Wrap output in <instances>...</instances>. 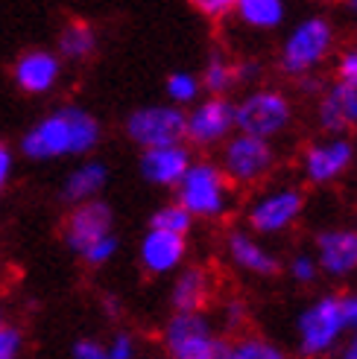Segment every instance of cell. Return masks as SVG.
Here are the masks:
<instances>
[{"label": "cell", "instance_id": "cell-2", "mask_svg": "<svg viewBox=\"0 0 357 359\" xmlns=\"http://www.w3.org/2000/svg\"><path fill=\"white\" fill-rule=\"evenodd\" d=\"M334 41H337V32L325 15L301 18V21H296L284 32V41L278 47V70L293 82L316 74L331 59Z\"/></svg>", "mask_w": 357, "mask_h": 359}, {"label": "cell", "instance_id": "cell-36", "mask_svg": "<svg viewBox=\"0 0 357 359\" xmlns=\"http://www.w3.org/2000/svg\"><path fill=\"white\" fill-rule=\"evenodd\" d=\"M12 172H15V149L6 140H0V196L6 193V187L12 182Z\"/></svg>", "mask_w": 357, "mask_h": 359}, {"label": "cell", "instance_id": "cell-23", "mask_svg": "<svg viewBox=\"0 0 357 359\" xmlns=\"http://www.w3.org/2000/svg\"><path fill=\"white\" fill-rule=\"evenodd\" d=\"M235 18L255 32H273L284 24L287 6H284L281 0H238Z\"/></svg>", "mask_w": 357, "mask_h": 359}, {"label": "cell", "instance_id": "cell-17", "mask_svg": "<svg viewBox=\"0 0 357 359\" xmlns=\"http://www.w3.org/2000/svg\"><path fill=\"white\" fill-rule=\"evenodd\" d=\"M138 260H141V269L152 278L176 275L188 260V237L147 228V234L138 243Z\"/></svg>", "mask_w": 357, "mask_h": 359}, {"label": "cell", "instance_id": "cell-25", "mask_svg": "<svg viewBox=\"0 0 357 359\" xmlns=\"http://www.w3.org/2000/svg\"><path fill=\"white\" fill-rule=\"evenodd\" d=\"M147 222H150L147 225L150 231H164V234H176V237H188L193 228L190 213L178 202H164L162 208H155Z\"/></svg>", "mask_w": 357, "mask_h": 359}, {"label": "cell", "instance_id": "cell-15", "mask_svg": "<svg viewBox=\"0 0 357 359\" xmlns=\"http://www.w3.org/2000/svg\"><path fill=\"white\" fill-rule=\"evenodd\" d=\"M316 126L323 137H349L357 129V88L328 82L316 100Z\"/></svg>", "mask_w": 357, "mask_h": 359}, {"label": "cell", "instance_id": "cell-8", "mask_svg": "<svg viewBox=\"0 0 357 359\" xmlns=\"http://www.w3.org/2000/svg\"><path fill=\"white\" fill-rule=\"evenodd\" d=\"M301 213H305V190L296 184H278L270 190H261L246 205L243 219L249 234L264 240V237H278L284 231H290L301 219Z\"/></svg>", "mask_w": 357, "mask_h": 359}, {"label": "cell", "instance_id": "cell-28", "mask_svg": "<svg viewBox=\"0 0 357 359\" xmlns=\"http://www.w3.org/2000/svg\"><path fill=\"white\" fill-rule=\"evenodd\" d=\"M281 269H287L290 280L299 283V286H311V283H316L319 278H323V275H319V266H316L311 251H296V255L287 263H284Z\"/></svg>", "mask_w": 357, "mask_h": 359}, {"label": "cell", "instance_id": "cell-22", "mask_svg": "<svg viewBox=\"0 0 357 359\" xmlns=\"http://www.w3.org/2000/svg\"><path fill=\"white\" fill-rule=\"evenodd\" d=\"M196 76H200V85H202V97H228L238 88L235 59H228L223 50L208 53V59Z\"/></svg>", "mask_w": 357, "mask_h": 359}, {"label": "cell", "instance_id": "cell-11", "mask_svg": "<svg viewBox=\"0 0 357 359\" xmlns=\"http://www.w3.org/2000/svg\"><path fill=\"white\" fill-rule=\"evenodd\" d=\"M357 158L351 137H319L311 140L299 155V172L311 187H328L351 170Z\"/></svg>", "mask_w": 357, "mask_h": 359}, {"label": "cell", "instance_id": "cell-1", "mask_svg": "<svg viewBox=\"0 0 357 359\" xmlns=\"http://www.w3.org/2000/svg\"><path fill=\"white\" fill-rule=\"evenodd\" d=\"M103 140V123L82 105H59L41 114L21 135L18 149L27 161L91 158Z\"/></svg>", "mask_w": 357, "mask_h": 359}, {"label": "cell", "instance_id": "cell-7", "mask_svg": "<svg viewBox=\"0 0 357 359\" xmlns=\"http://www.w3.org/2000/svg\"><path fill=\"white\" fill-rule=\"evenodd\" d=\"M217 164H220L226 182L231 187H258L275 170L278 149H275V143H270V140L235 132L220 147Z\"/></svg>", "mask_w": 357, "mask_h": 359}, {"label": "cell", "instance_id": "cell-39", "mask_svg": "<svg viewBox=\"0 0 357 359\" xmlns=\"http://www.w3.org/2000/svg\"><path fill=\"white\" fill-rule=\"evenodd\" d=\"M100 307H103V313L109 316V318L123 316V301H120L117 295H103V298H100Z\"/></svg>", "mask_w": 357, "mask_h": 359}, {"label": "cell", "instance_id": "cell-26", "mask_svg": "<svg viewBox=\"0 0 357 359\" xmlns=\"http://www.w3.org/2000/svg\"><path fill=\"white\" fill-rule=\"evenodd\" d=\"M231 359H287V353L275 342H270V339L243 333L238 339H231Z\"/></svg>", "mask_w": 357, "mask_h": 359}, {"label": "cell", "instance_id": "cell-24", "mask_svg": "<svg viewBox=\"0 0 357 359\" xmlns=\"http://www.w3.org/2000/svg\"><path fill=\"white\" fill-rule=\"evenodd\" d=\"M164 97H167V105L188 111L190 105H196L202 100L200 76H196L193 70H170L167 79H164Z\"/></svg>", "mask_w": 357, "mask_h": 359}, {"label": "cell", "instance_id": "cell-4", "mask_svg": "<svg viewBox=\"0 0 357 359\" xmlns=\"http://www.w3.org/2000/svg\"><path fill=\"white\" fill-rule=\"evenodd\" d=\"M293 120H296V102L281 88L258 85L235 100V132L240 135H252L275 143V137L290 132Z\"/></svg>", "mask_w": 357, "mask_h": 359}, {"label": "cell", "instance_id": "cell-42", "mask_svg": "<svg viewBox=\"0 0 357 359\" xmlns=\"http://www.w3.org/2000/svg\"><path fill=\"white\" fill-rule=\"evenodd\" d=\"M6 325V318H4V313H0V327H4Z\"/></svg>", "mask_w": 357, "mask_h": 359}, {"label": "cell", "instance_id": "cell-14", "mask_svg": "<svg viewBox=\"0 0 357 359\" xmlns=\"http://www.w3.org/2000/svg\"><path fill=\"white\" fill-rule=\"evenodd\" d=\"M311 255L319 266V275L331 280H346L357 275V228L349 225L323 228L313 237Z\"/></svg>", "mask_w": 357, "mask_h": 359}, {"label": "cell", "instance_id": "cell-10", "mask_svg": "<svg viewBox=\"0 0 357 359\" xmlns=\"http://www.w3.org/2000/svg\"><path fill=\"white\" fill-rule=\"evenodd\" d=\"M235 135V100L231 97H202L185 111V147L220 149Z\"/></svg>", "mask_w": 357, "mask_h": 359}, {"label": "cell", "instance_id": "cell-3", "mask_svg": "<svg viewBox=\"0 0 357 359\" xmlns=\"http://www.w3.org/2000/svg\"><path fill=\"white\" fill-rule=\"evenodd\" d=\"M231 187L226 182V175L220 170L217 161L211 158H193V164L188 167V172L182 175V182L178 187L173 190L176 199L188 213L193 222H217L223 219L226 213L231 210V202H235V196H231Z\"/></svg>", "mask_w": 357, "mask_h": 359}, {"label": "cell", "instance_id": "cell-44", "mask_svg": "<svg viewBox=\"0 0 357 359\" xmlns=\"http://www.w3.org/2000/svg\"><path fill=\"white\" fill-rule=\"evenodd\" d=\"M354 228H357V222H354Z\"/></svg>", "mask_w": 357, "mask_h": 359}, {"label": "cell", "instance_id": "cell-40", "mask_svg": "<svg viewBox=\"0 0 357 359\" xmlns=\"http://www.w3.org/2000/svg\"><path fill=\"white\" fill-rule=\"evenodd\" d=\"M340 359H357V330H351L343 345H340Z\"/></svg>", "mask_w": 357, "mask_h": 359}, {"label": "cell", "instance_id": "cell-9", "mask_svg": "<svg viewBox=\"0 0 357 359\" xmlns=\"http://www.w3.org/2000/svg\"><path fill=\"white\" fill-rule=\"evenodd\" d=\"M123 135L141 152L178 147V143H185V111L173 109L167 102L138 105L123 120Z\"/></svg>", "mask_w": 357, "mask_h": 359}, {"label": "cell", "instance_id": "cell-41", "mask_svg": "<svg viewBox=\"0 0 357 359\" xmlns=\"http://www.w3.org/2000/svg\"><path fill=\"white\" fill-rule=\"evenodd\" d=\"M346 12L357 18V0H349V4H346Z\"/></svg>", "mask_w": 357, "mask_h": 359}, {"label": "cell", "instance_id": "cell-35", "mask_svg": "<svg viewBox=\"0 0 357 359\" xmlns=\"http://www.w3.org/2000/svg\"><path fill=\"white\" fill-rule=\"evenodd\" d=\"M70 356L74 359H105V345L100 339H91V336H82L70 345Z\"/></svg>", "mask_w": 357, "mask_h": 359}, {"label": "cell", "instance_id": "cell-32", "mask_svg": "<svg viewBox=\"0 0 357 359\" xmlns=\"http://www.w3.org/2000/svg\"><path fill=\"white\" fill-rule=\"evenodd\" d=\"M24 330L18 325H6L0 327V359H21L24 356Z\"/></svg>", "mask_w": 357, "mask_h": 359}, {"label": "cell", "instance_id": "cell-21", "mask_svg": "<svg viewBox=\"0 0 357 359\" xmlns=\"http://www.w3.org/2000/svg\"><path fill=\"white\" fill-rule=\"evenodd\" d=\"M97 47H100V35L91 24L82 21V18L65 21L56 35V56L62 62H74V65L88 62L97 53Z\"/></svg>", "mask_w": 357, "mask_h": 359}, {"label": "cell", "instance_id": "cell-13", "mask_svg": "<svg viewBox=\"0 0 357 359\" xmlns=\"http://www.w3.org/2000/svg\"><path fill=\"white\" fill-rule=\"evenodd\" d=\"M65 74V62L56 56V50L50 47H30L18 53L12 62V85L27 97H47L59 88Z\"/></svg>", "mask_w": 357, "mask_h": 359}, {"label": "cell", "instance_id": "cell-20", "mask_svg": "<svg viewBox=\"0 0 357 359\" xmlns=\"http://www.w3.org/2000/svg\"><path fill=\"white\" fill-rule=\"evenodd\" d=\"M105 184H109V164L100 161V158H82L74 164V170L62 178L59 199L67 208H77V205H85V202L103 199Z\"/></svg>", "mask_w": 357, "mask_h": 359}, {"label": "cell", "instance_id": "cell-12", "mask_svg": "<svg viewBox=\"0 0 357 359\" xmlns=\"http://www.w3.org/2000/svg\"><path fill=\"white\" fill-rule=\"evenodd\" d=\"M112 234H115V210L105 199L67 208V217L62 222V240L67 251H74L77 257Z\"/></svg>", "mask_w": 357, "mask_h": 359}, {"label": "cell", "instance_id": "cell-43", "mask_svg": "<svg viewBox=\"0 0 357 359\" xmlns=\"http://www.w3.org/2000/svg\"><path fill=\"white\" fill-rule=\"evenodd\" d=\"M144 359H167V356H144Z\"/></svg>", "mask_w": 357, "mask_h": 359}, {"label": "cell", "instance_id": "cell-31", "mask_svg": "<svg viewBox=\"0 0 357 359\" xmlns=\"http://www.w3.org/2000/svg\"><path fill=\"white\" fill-rule=\"evenodd\" d=\"M235 6L238 0H193V9L211 24H223L228 18H235Z\"/></svg>", "mask_w": 357, "mask_h": 359}, {"label": "cell", "instance_id": "cell-6", "mask_svg": "<svg viewBox=\"0 0 357 359\" xmlns=\"http://www.w3.org/2000/svg\"><path fill=\"white\" fill-rule=\"evenodd\" d=\"M349 325L343 316L340 292H325L301 307L296 318V348L305 359H323L343 345Z\"/></svg>", "mask_w": 357, "mask_h": 359}, {"label": "cell", "instance_id": "cell-33", "mask_svg": "<svg viewBox=\"0 0 357 359\" xmlns=\"http://www.w3.org/2000/svg\"><path fill=\"white\" fill-rule=\"evenodd\" d=\"M334 74H337V82L357 88V44H349L340 50V56L334 62Z\"/></svg>", "mask_w": 357, "mask_h": 359}, {"label": "cell", "instance_id": "cell-34", "mask_svg": "<svg viewBox=\"0 0 357 359\" xmlns=\"http://www.w3.org/2000/svg\"><path fill=\"white\" fill-rule=\"evenodd\" d=\"M235 79H238V88H249V91H252V88H258L264 79V65L258 59H249V56L235 59Z\"/></svg>", "mask_w": 357, "mask_h": 359}, {"label": "cell", "instance_id": "cell-30", "mask_svg": "<svg viewBox=\"0 0 357 359\" xmlns=\"http://www.w3.org/2000/svg\"><path fill=\"white\" fill-rule=\"evenodd\" d=\"M105 345V359H138V339L129 330H115Z\"/></svg>", "mask_w": 357, "mask_h": 359}, {"label": "cell", "instance_id": "cell-16", "mask_svg": "<svg viewBox=\"0 0 357 359\" xmlns=\"http://www.w3.org/2000/svg\"><path fill=\"white\" fill-rule=\"evenodd\" d=\"M226 257L228 263L238 269L243 275H252V278H275L281 272V260L275 251L261 243L255 234H249L246 228H231L226 234Z\"/></svg>", "mask_w": 357, "mask_h": 359}, {"label": "cell", "instance_id": "cell-37", "mask_svg": "<svg viewBox=\"0 0 357 359\" xmlns=\"http://www.w3.org/2000/svg\"><path fill=\"white\" fill-rule=\"evenodd\" d=\"M340 304H343V316H346V325L351 333V330H357V290L340 292Z\"/></svg>", "mask_w": 357, "mask_h": 359}, {"label": "cell", "instance_id": "cell-19", "mask_svg": "<svg viewBox=\"0 0 357 359\" xmlns=\"http://www.w3.org/2000/svg\"><path fill=\"white\" fill-rule=\"evenodd\" d=\"M214 295V275L202 263L182 266L170 283V307L173 313H205Z\"/></svg>", "mask_w": 357, "mask_h": 359}, {"label": "cell", "instance_id": "cell-27", "mask_svg": "<svg viewBox=\"0 0 357 359\" xmlns=\"http://www.w3.org/2000/svg\"><path fill=\"white\" fill-rule=\"evenodd\" d=\"M249 321V304L238 295H228L220 307H217V330L228 336H243V327Z\"/></svg>", "mask_w": 357, "mask_h": 359}, {"label": "cell", "instance_id": "cell-29", "mask_svg": "<svg viewBox=\"0 0 357 359\" xmlns=\"http://www.w3.org/2000/svg\"><path fill=\"white\" fill-rule=\"evenodd\" d=\"M117 248H120V240H117V234H112V237L100 240L97 245H91V248L85 251V255H79V260H82L85 266H91V269H103V266H109V263L115 260Z\"/></svg>", "mask_w": 357, "mask_h": 359}, {"label": "cell", "instance_id": "cell-18", "mask_svg": "<svg viewBox=\"0 0 357 359\" xmlns=\"http://www.w3.org/2000/svg\"><path fill=\"white\" fill-rule=\"evenodd\" d=\"M193 164V152L178 143V147H162V149H147L138 155V172L147 184L162 187V190H176L188 167Z\"/></svg>", "mask_w": 357, "mask_h": 359}, {"label": "cell", "instance_id": "cell-38", "mask_svg": "<svg viewBox=\"0 0 357 359\" xmlns=\"http://www.w3.org/2000/svg\"><path fill=\"white\" fill-rule=\"evenodd\" d=\"M325 85L328 82H323V76L319 74H311V76H301V79H296V88H299V94H311L313 100H319V94L325 91Z\"/></svg>", "mask_w": 357, "mask_h": 359}, {"label": "cell", "instance_id": "cell-5", "mask_svg": "<svg viewBox=\"0 0 357 359\" xmlns=\"http://www.w3.org/2000/svg\"><path fill=\"white\" fill-rule=\"evenodd\" d=\"M162 345L167 359H231V339L205 313H170Z\"/></svg>", "mask_w": 357, "mask_h": 359}]
</instances>
